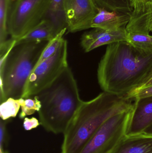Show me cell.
I'll use <instances>...</instances> for the list:
<instances>
[{
	"instance_id": "obj_5",
	"label": "cell",
	"mask_w": 152,
	"mask_h": 153,
	"mask_svg": "<svg viewBox=\"0 0 152 153\" xmlns=\"http://www.w3.org/2000/svg\"><path fill=\"white\" fill-rule=\"evenodd\" d=\"M135 104L106 120L79 153H113L127 134Z\"/></svg>"
},
{
	"instance_id": "obj_25",
	"label": "cell",
	"mask_w": 152,
	"mask_h": 153,
	"mask_svg": "<svg viewBox=\"0 0 152 153\" xmlns=\"http://www.w3.org/2000/svg\"><path fill=\"white\" fill-rule=\"evenodd\" d=\"M23 125L24 129L26 131H29L36 128L39 125H41L40 121L34 117H32L30 118L25 117Z\"/></svg>"
},
{
	"instance_id": "obj_19",
	"label": "cell",
	"mask_w": 152,
	"mask_h": 153,
	"mask_svg": "<svg viewBox=\"0 0 152 153\" xmlns=\"http://www.w3.org/2000/svg\"><path fill=\"white\" fill-rule=\"evenodd\" d=\"M20 99L10 98L1 103L0 117L4 120H9L18 115L20 108Z\"/></svg>"
},
{
	"instance_id": "obj_26",
	"label": "cell",
	"mask_w": 152,
	"mask_h": 153,
	"mask_svg": "<svg viewBox=\"0 0 152 153\" xmlns=\"http://www.w3.org/2000/svg\"><path fill=\"white\" fill-rule=\"evenodd\" d=\"M152 77L148 80L147 82H146L140 88H138L137 89H142V88H146V87H150V86H152ZM136 89V90H137Z\"/></svg>"
},
{
	"instance_id": "obj_9",
	"label": "cell",
	"mask_w": 152,
	"mask_h": 153,
	"mask_svg": "<svg viewBox=\"0 0 152 153\" xmlns=\"http://www.w3.org/2000/svg\"><path fill=\"white\" fill-rule=\"evenodd\" d=\"M127 34L126 27L114 31L93 28L82 35L80 44L84 52L88 53L102 46L127 41Z\"/></svg>"
},
{
	"instance_id": "obj_24",
	"label": "cell",
	"mask_w": 152,
	"mask_h": 153,
	"mask_svg": "<svg viewBox=\"0 0 152 153\" xmlns=\"http://www.w3.org/2000/svg\"><path fill=\"white\" fill-rule=\"evenodd\" d=\"M152 96V85L150 87L137 89L129 94L126 99H142Z\"/></svg>"
},
{
	"instance_id": "obj_7",
	"label": "cell",
	"mask_w": 152,
	"mask_h": 153,
	"mask_svg": "<svg viewBox=\"0 0 152 153\" xmlns=\"http://www.w3.org/2000/svg\"><path fill=\"white\" fill-rule=\"evenodd\" d=\"M68 45L63 39L53 56L36 66L26 83L23 99L34 97L52 83L68 67Z\"/></svg>"
},
{
	"instance_id": "obj_11",
	"label": "cell",
	"mask_w": 152,
	"mask_h": 153,
	"mask_svg": "<svg viewBox=\"0 0 152 153\" xmlns=\"http://www.w3.org/2000/svg\"><path fill=\"white\" fill-rule=\"evenodd\" d=\"M131 14L107 10L98 8V11L91 23V28H100L114 31L126 27L130 20Z\"/></svg>"
},
{
	"instance_id": "obj_14",
	"label": "cell",
	"mask_w": 152,
	"mask_h": 153,
	"mask_svg": "<svg viewBox=\"0 0 152 153\" xmlns=\"http://www.w3.org/2000/svg\"><path fill=\"white\" fill-rule=\"evenodd\" d=\"M45 19L50 20L55 26L58 33L67 29L64 8V0H50L48 11Z\"/></svg>"
},
{
	"instance_id": "obj_4",
	"label": "cell",
	"mask_w": 152,
	"mask_h": 153,
	"mask_svg": "<svg viewBox=\"0 0 152 153\" xmlns=\"http://www.w3.org/2000/svg\"><path fill=\"white\" fill-rule=\"evenodd\" d=\"M48 42L17 41L6 59L0 62L1 103L22 97L26 82Z\"/></svg>"
},
{
	"instance_id": "obj_17",
	"label": "cell",
	"mask_w": 152,
	"mask_h": 153,
	"mask_svg": "<svg viewBox=\"0 0 152 153\" xmlns=\"http://www.w3.org/2000/svg\"><path fill=\"white\" fill-rule=\"evenodd\" d=\"M99 8L107 10L131 14L132 9L129 0H94Z\"/></svg>"
},
{
	"instance_id": "obj_3",
	"label": "cell",
	"mask_w": 152,
	"mask_h": 153,
	"mask_svg": "<svg viewBox=\"0 0 152 153\" xmlns=\"http://www.w3.org/2000/svg\"><path fill=\"white\" fill-rule=\"evenodd\" d=\"M36 96L42 105L38 112L40 125L55 134H64L83 101L69 66Z\"/></svg>"
},
{
	"instance_id": "obj_13",
	"label": "cell",
	"mask_w": 152,
	"mask_h": 153,
	"mask_svg": "<svg viewBox=\"0 0 152 153\" xmlns=\"http://www.w3.org/2000/svg\"><path fill=\"white\" fill-rule=\"evenodd\" d=\"M58 34L53 23L44 19L17 41H49Z\"/></svg>"
},
{
	"instance_id": "obj_6",
	"label": "cell",
	"mask_w": 152,
	"mask_h": 153,
	"mask_svg": "<svg viewBox=\"0 0 152 153\" xmlns=\"http://www.w3.org/2000/svg\"><path fill=\"white\" fill-rule=\"evenodd\" d=\"M50 0H12L7 27L11 38L18 40L45 18Z\"/></svg>"
},
{
	"instance_id": "obj_20",
	"label": "cell",
	"mask_w": 152,
	"mask_h": 153,
	"mask_svg": "<svg viewBox=\"0 0 152 153\" xmlns=\"http://www.w3.org/2000/svg\"><path fill=\"white\" fill-rule=\"evenodd\" d=\"M67 31V28L62 30L53 39L48 42V44L42 53L37 65L51 57L56 53L62 40L64 39L63 36Z\"/></svg>"
},
{
	"instance_id": "obj_27",
	"label": "cell",
	"mask_w": 152,
	"mask_h": 153,
	"mask_svg": "<svg viewBox=\"0 0 152 153\" xmlns=\"http://www.w3.org/2000/svg\"><path fill=\"white\" fill-rule=\"evenodd\" d=\"M142 134L148 135H152V125L145 129Z\"/></svg>"
},
{
	"instance_id": "obj_12",
	"label": "cell",
	"mask_w": 152,
	"mask_h": 153,
	"mask_svg": "<svg viewBox=\"0 0 152 153\" xmlns=\"http://www.w3.org/2000/svg\"><path fill=\"white\" fill-rule=\"evenodd\" d=\"M113 153H152V135H127Z\"/></svg>"
},
{
	"instance_id": "obj_2",
	"label": "cell",
	"mask_w": 152,
	"mask_h": 153,
	"mask_svg": "<svg viewBox=\"0 0 152 153\" xmlns=\"http://www.w3.org/2000/svg\"><path fill=\"white\" fill-rule=\"evenodd\" d=\"M135 100L103 91L82 102L64 132L61 153H79L102 125L116 114L131 109Z\"/></svg>"
},
{
	"instance_id": "obj_16",
	"label": "cell",
	"mask_w": 152,
	"mask_h": 153,
	"mask_svg": "<svg viewBox=\"0 0 152 153\" xmlns=\"http://www.w3.org/2000/svg\"><path fill=\"white\" fill-rule=\"evenodd\" d=\"M126 41L140 51L152 53V36L151 35L128 32Z\"/></svg>"
},
{
	"instance_id": "obj_18",
	"label": "cell",
	"mask_w": 152,
	"mask_h": 153,
	"mask_svg": "<svg viewBox=\"0 0 152 153\" xmlns=\"http://www.w3.org/2000/svg\"><path fill=\"white\" fill-rule=\"evenodd\" d=\"M12 0H0V45L8 40V16Z\"/></svg>"
},
{
	"instance_id": "obj_22",
	"label": "cell",
	"mask_w": 152,
	"mask_h": 153,
	"mask_svg": "<svg viewBox=\"0 0 152 153\" xmlns=\"http://www.w3.org/2000/svg\"><path fill=\"white\" fill-rule=\"evenodd\" d=\"M132 9L130 19H134L152 8V0H129Z\"/></svg>"
},
{
	"instance_id": "obj_8",
	"label": "cell",
	"mask_w": 152,
	"mask_h": 153,
	"mask_svg": "<svg viewBox=\"0 0 152 153\" xmlns=\"http://www.w3.org/2000/svg\"><path fill=\"white\" fill-rule=\"evenodd\" d=\"M98 8L94 0H64L67 30L75 33L91 28Z\"/></svg>"
},
{
	"instance_id": "obj_15",
	"label": "cell",
	"mask_w": 152,
	"mask_h": 153,
	"mask_svg": "<svg viewBox=\"0 0 152 153\" xmlns=\"http://www.w3.org/2000/svg\"><path fill=\"white\" fill-rule=\"evenodd\" d=\"M128 32L150 35L152 32V8L138 17L130 19L126 27Z\"/></svg>"
},
{
	"instance_id": "obj_23",
	"label": "cell",
	"mask_w": 152,
	"mask_h": 153,
	"mask_svg": "<svg viewBox=\"0 0 152 153\" xmlns=\"http://www.w3.org/2000/svg\"><path fill=\"white\" fill-rule=\"evenodd\" d=\"M9 120H4L1 119L0 121V153L5 151V147L8 143V132L7 125Z\"/></svg>"
},
{
	"instance_id": "obj_10",
	"label": "cell",
	"mask_w": 152,
	"mask_h": 153,
	"mask_svg": "<svg viewBox=\"0 0 152 153\" xmlns=\"http://www.w3.org/2000/svg\"><path fill=\"white\" fill-rule=\"evenodd\" d=\"M135 100L134 111L128 136L142 134L152 125V96L135 99Z\"/></svg>"
},
{
	"instance_id": "obj_1",
	"label": "cell",
	"mask_w": 152,
	"mask_h": 153,
	"mask_svg": "<svg viewBox=\"0 0 152 153\" xmlns=\"http://www.w3.org/2000/svg\"><path fill=\"white\" fill-rule=\"evenodd\" d=\"M152 77V53L126 41L108 45L98 65L97 78L104 92L126 98Z\"/></svg>"
},
{
	"instance_id": "obj_21",
	"label": "cell",
	"mask_w": 152,
	"mask_h": 153,
	"mask_svg": "<svg viewBox=\"0 0 152 153\" xmlns=\"http://www.w3.org/2000/svg\"><path fill=\"white\" fill-rule=\"evenodd\" d=\"M20 102L21 107L19 114L20 119H24L26 116L33 115L36 111L38 112L42 107L41 102L36 95L33 98H20Z\"/></svg>"
}]
</instances>
